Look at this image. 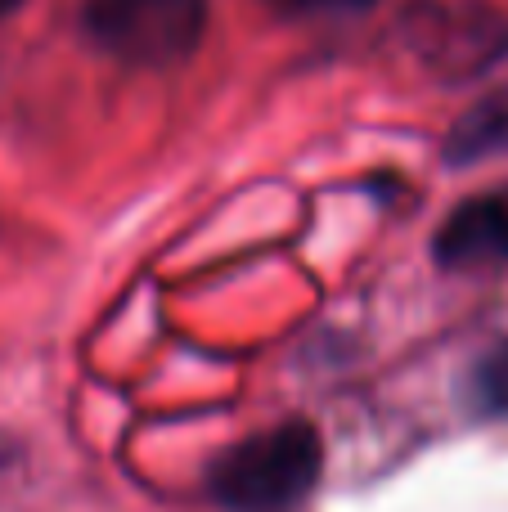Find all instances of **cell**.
<instances>
[{"label":"cell","mask_w":508,"mask_h":512,"mask_svg":"<svg viewBox=\"0 0 508 512\" xmlns=\"http://www.w3.org/2000/svg\"><path fill=\"white\" fill-rule=\"evenodd\" d=\"M18 5H23V0H0V18H5V14H14Z\"/></svg>","instance_id":"obj_8"},{"label":"cell","mask_w":508,"mask_h":512,"mask_svg":"<svg viewBox=\"0 0 508 512\" xmlns=\"http://www.w3.org/2000/svg\"><path fill=\"white\" fill-rule=\"evenodd\" d=\"M432 256L446 270H486L508 261V189L464 198L432 239Z\"/></svg>","instance_id":"obj_4"},{"label":"cell","mask_w":508,"mask_h":512,"mask_svg":"<svg viewBox=\"0 0 508 512\" xmlns=\"http://www.w3.org/2000/svg\"><path fill=\"white\" fill-rule=\"evenodd\" d=\"M473 400L482 414L508 418V342L486 351L473 369Z\"/></svg>","instance_id":"obj_6"},{"label":"cell","mask_w":508,"mask_h":512,"mask_svg":"<svg viewBox=\"0 0 508 512\" xmlns=\"http://www.w3.org/2000/svg\"><path fill=\"white\" fill-rule=\"evenodd\" d=\"M90 45L117 63L167 68L194 54L207 27V0H86Z\"/></svg>","instance_id":"obj_2"},{"label":"cell","mask_w":508,"mask_h":512,"mask_svg":"<svg viewBox=\"0 0 508 512\" xmlns=\"http://www.w3.org/2000/svg\"><path fill=\"white\" fill-rule=\"evenodd\" d=\"M410 45L428 68L441 72H482L508 54V23L495 9L428 5L410 18Z\"/></svg>","instance_id":"obj_3"},{"label":"cell","mask_w":508,"mask_h":512,"mask_svg":"<svg viewBox=\"0 0 508 512\" xmlns=\"http://www.w3.org/2000/svg\"><path fill=\"white\" fill-rule=\"evenodd\" d=\"M495 153H508V90L482 99V104L450 131L446 158L455 162V167H468V162L495 158Z\"/></svg>","instance_id":"obj_5"},{"label":"cell","mask_w":508,"mask_h":512,"mask_svg":"<svg viewBox=\"0 0 508 512\" xmlns=\"http://www.w3.org/2000/svg\"><path fill=\"white\" fill-rule=\"evenodd\" d=\"M284 18H333V14H360L374 0H266Z\"/></svg>","instance_id":"obj_7"},{"label":"cell","mask_w":508,"mask_h":512,"mask_svg":"<svg viewBox=\"0 0 508 512\" xmlns=\"http://www.w3.org/2000/svg\"><path fill=\"white\" fill-rule=\"evenodd\" d=\"M324 445L311 423H279L261 436L230 445L207 472L216 504L239 512H270L297 504L320 481Z\"/></svg>","instance_id":"obj_1"}]
</instances>
